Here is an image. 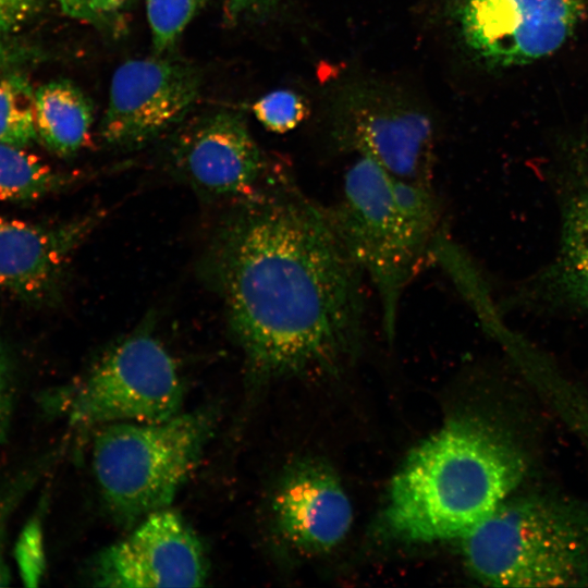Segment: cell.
Returning <instances> with one entry per match:
<instances>
[{
    "label": "cell",
    "mask_w": 588,
    "mask_h": 588,
    "mask_svg": "<svg viewBox=\"0 0 588 588\" xmlns=\"http://www.w3.org/2000/svg\"><path fill=\"white\" fill-rule=\"evenodd\" d=\"M201 269L257 379L333 371L357 352L365 275L328 209L284 174L236 200Z\"/></svg>",
    "instance_id": "obj_1"
},
{
    "label": "cell",
    "mask_w": 588,
    "mask_h": 588,
    "mask_svg": "<svg viewBox=\"0 0 588 588\" xmlns=\"http://www.w3.org/2000/svg\"><path fill=\"white\" fill-rule=\"evenodd\" d=\"M526 473L520 452L481 420L455 416L415 446L393 476L380 527L405 543L461 539Z\"/></svg>",
    "instance_id": "obj_2"
},
{
    "label": "cell",
    "mask_w": 588,
    "mask_h": 588,
    "mask_svg": "<svg viewBox=\"0 0 588 588\" xmlns=\"http://www.w3.org/2000/svg\"><path fill=\"white\" fill-rule=\"evenodd\" d=\"M327 209L373 284L384 332L392 339L401 296L440 235V204L431 184L396 179L359 156L345 173L341 198Z\"/></svg>",
    "instance_id": "obj_3"
},
{
    "label": "cell",
    "mask_w": 588,
    "mask_h": 588,
    "mask_svg": "<svg viewBox=\"0 0 588 588\" xmlns=\"http://www.w3.org/2000/svg\"><path fill=\"white\" fill-rule=\"evenodd\" d=\"M461 544L466 568L488 586L588 585V509L571 501L510 495Z\"/></svg>",
    "instance_id": "obj_4"
},
{
    "label": "cell",
    "mask_w": 588,
    "mask_h": 588,
    "mask_svg": "<svg viewBox=\"0 0 588 588\" xmlns=\"http://www.w3.org/2000/svg\"><path fill=\"white\" fill-rule=\"evenodd\" d=\"M205 409L157 422H114L98 428L93 468L112 517L132 526L169 507L198 465L213 431Z\"/></svg>",
    "instance_id": "obj_5"
},
{
    "label": "cell",
    "mask_w": 588,
    "mask_h": 588,
    "mask_svg": "<svg viewBox=\"0 0 588 588\" xmlns=\"http://www.w3.org/2000/svg\"><path fill=\"white\" fill-rule=\"evenodd\" d=\"M183 382L167 348L138 331L106 353L93 369L49 397L73 427L157 422L181 413Z\"/></svg>",
    "instance_id": "obj_6"
},
{
    "label": "cell",
    "mask_w": 588,
    "mask_h": 588,
    "mask_svg": "<svg viewBox=\"0 0 588 588\" xmlns=\"http://www.w3.org/2000/svg\"><path fill=\"white\" fill-rule=\"evenodd\" d=\"M588 13L587 0H454L467 52L487 70L535 63L560 50Z\"/></svg>",
    "instance_id": "obj_7"
},
{
    "label": "cell",
    "mask_w": 588,
    "mask_h": 588,
    "mask_svg": "<svg viewBox=\"0 0 588 588\" xmlns=\"http://www.w3.org/2000/svg\"><path fill=\"white\" fill-rule=\"evenodd\" d=\"M550 181L559 209V238L551 260L522 283L518 306L588 316V139L571 134L556 146Z\"/></svg>",
    "instance_id": "obj_8"
},
{
    "label": "cell",
    "mask_w": 588,
    "mask_h": 588,
    "mask_svg": "<svg viewBox=\"0 0 588 588\" xmlns=\"http://www.w3.org/2000/svg\"><path fill=\"white\" fill-rule=\"evenodd\" d=\"M332 135L343 149L370 158L396 179L431 184L432 121L393 94L370 85L344 90L333 110Z\"/></svg>",
    "instance_id": "obj_9"
},
{
    "label": "cell",
    "mask_w": 588,
    "mask_h": 588,
    "mask_svg": "<svg viewBox=\"0 0 588 588\" xmlns=\"http://www.w3.org/2000/svg\"><path fill=\"white\" fill-rule=\"evenodd\" d=\"M199 88L197 69L179 58L125 61L111 79L102 142L120 149L143 147L185 118Z\"/></svg>",
    "instance_id": "obj_10"
},
{
    "label": "cell",
    "mask_w": 588,
    "mask_h": 588,
    "mask_svg": "<svg viewBox=\"0 0 588 588\" xmlns=\"http://www.w3.org/2000/svg\"><path fill=\"white\" fill-rule=\"evenodd\" d=\"M208 575L204 547L170 507L143 517L123 539L94 559L93 586L111 588L199 587Z\"/></svg>",
    "instance_id": "obj_11"
},
{
    "label": "cell",
    "mask_w": 588,
    "mask_h": 588,
    "mask_svg": "<svg viewBox=\"0 0 588 588\" xmlns=\"http://www.w3.org/2000/svg\"><path fill=\"white\" fill-rule=\"evenodd\" d=\"M168 163L177 179L211 200L252 196L274 175L244 120L229 111L185 126L172 142Z\"/></svg>",
    "instance_id": "obj_12"
},
{
    "label": "cell",
    "mask_w": 588,
    "mask_h": 588,
    "mask_svg": "<svg viewBox=\"0 0 588 588\" xmlns=\"http://www.w3.org/2000/svg\"><path fill=\"white\" fill-rule=\"evenodd\" d=\"M103 216L93 211L52 223L0 217V289L34 304L57 301L74 252Z\"/></svg>",
    "instance_id": "obj_13"
},
{
    "label": "cell",
    "mask_w": 588,
    "mask_h": 588,
    "mask_svg": "<svg viewBox=\"0 0 588 588\" xmlns=\"http://www.w3.org/2000/svg\"><path fill=\"white\" fill-rule=\"evenodd\" d=\"M275 528L303 555L332 551L347 536L353 507L339 477L326 464L309 460L284 477L272 504Z\"/></svg>",
    "instance_id": "obj_14"
},
{
    "label": "cell",
    "mask_w": 588,
    "mask_h": 588,
    "mask_svg": "<svg viewBox=\"0 0 588 588\" xmlns=\"http://www.w3.org/2000/svg\"><path fill=\"white\" fill-rule=\"evenodd\" d=\"M34 119L37 136L45 146L57 155L70 156L88 136L93 107L75 85L50 82L35 90Z\"/></svg>",
    "instance_id": "obj_15"
},
{
    "label": "cell",
    "mask_w": 588,
    "mask_h": 588,
    "mask_svg": "<svg viewBox=\"0 0 588 588\" xmlns=\"http://www.w3.org/2000/svg\"><path fill=\"white\" fill-rule=\"evenodd\" d=\"M71 181L72 177L57 172L23 147L0 144V200H37Z\"/></svg>",
    "instance_id": "obj_16"
},
{
    "label": "cell",
    "mask_w": 588,
    "mask_h": 588,
    "mask_svg": "<svg viewBox=\"0 0 588 588\" xmlns=\"http://www.w3.org/2000/svg\"><path fill=\"white\" fill-rule=\"evenodd\" d=\"M34 95L35 91L23 76L0 78V144L24 148L38 137Z\"/></svg>",
    "instance_id": "obj_17"
},
{
    "label": "cell",
    "mask_w": 588,
    "mask_h": 588,
    "mask_svg": "<svg viewBox=\"0 0 588 588\" xmlns=\"http://www.w3.org/2000/svg\"><path fill=\"white\" fill-rule=\"evenodd\" d=\"M206 0H146L147 19L157 54L169 52Z\"/></svg>",
    "instance_id": "obj_18"
},
{
    "label": "cell",
    "mask_w": 588,
    "mask_h": 588,
    "mask_svg": "<svg viewBox=\"0 0 588 588\" xmlns=\"http://www.w3.org/2000/svg\"><path fill=\"white\" fill-rule=\"evenodd\" d=\"M256 119L269 131L286 133L295 128L308 114L305 100L295 91H271L253 106Z\"/></svg>",
    "instance_id": "obj_19"
},
{
    "label": "cell",
    "mask_w": 588,
    "mask_h": 588,
    "mask_svg": "<svg viewBox=\"0 0 588 588\" xmlns=\"http://www.w3.org/2000/svg\"><path fill=\"white\" fill-rule=\"evenodd\" d=\"M14 561L23 584L37 587L47 568L42 526L39 517L29 519L21 530L15 547Z\"/></svg>",
    "instance_id": "obj_20"
},
{
    "label": "cell",
    "mask_w": 588,
    "mask_h": 588,
    "mask_svg": "<svg viewBox=\"0 0 588 588\" xmlns=\"http://www.w3.org/2000/svg\"><path fill=\"white\" fill-rule=\"evenodd\" d=\"M27 482L22 480L0 495V587L11 584L12 575L5 555L8 525L15 505L20 501Z\"/></svg>",
    "instance_id": "obj_21"
},
{
    "label": "cell",
    "mask_w": 588,
    "mask_h": 588,
    "mask_svg": "<svg viewBox=\"0 0 588 588\" xmlns=\"http://www.w3.org/2000/svg\"><path fill=\"white\" fill-rule=\"evenodd\" d=\"M9 362L0 339V448L7 440L12 417L13 387Z\"/></svg>",
    "instance_id": "obj_22"
},
{
    "label": "cell",
    "mask_w": 588,
    "mask_h": 588,
    "mask_svg": "<svg viewBox=\"0 0 588 588\" xmlns=\"http://www.w3.org/2000/svg\"><path fill=\"white\" fill-rule=\"evenodd\" d=\"M41 0H0V33L12 32L29 21Z\"/></svg>",
    "instance_id": "obj_23"
},
{
    "label": "cell",
    "mask_w": 588,
    "mask_h": 588,
    "mask_svg": "<svg viewBox=\"0 0 588 588\" xmlns=\"http://www.w3.org/2000/svg\"><path fill=\"white\" fill-rule=\"evenodd\" d=\"M277 2L278 0H223L225 13L233 21L266 12Z\"/></svg>",
    "instance_id": "obj_24"
},
{
    "label": "cell",
    "mask_w": 588,
    "mask_h": 588,
    "mask_svg": "<svg viewBox=\"0 0 588 588\" xmlns=\"http://www.w3.org/2000/svg\"><path fill=\"white\" fill-rule=\"evenodd\" d=\"M62 11L75 19L94 20L96 16L85 0H58Z\"/></svg>",
    "instance_id": "obj_25"
},
{
    "label": "cell",
    "mask_w": 588,
    "mask_h": 588,
    "mask_svg": "<svg viewBox=\"0 0 588 588\" xmlns=\"http://www.w3.org/2000/svg\"><path fill=\"white\" fill-rule=\"evenodd\" d=\"M89 10L96 15L99 12L110 11L122 4L125 0H85Z\"/></svg>",
    "instance_id": "obj_26"
},
{
    "label": "cell",
    "mask_w": 588,
    "mask_h": 588,
    "mask_svg": "<svg viewBox=\"0 0 588 588\" xmlns=\"http://www.w3.org/2000/svg\"><path fill=\"white\" fill-rule=\"evenodd\" d=\"M4 62H5V53L2 46L0 45V71L2 70Z\"/></svg>",
    "instance_id": "obj_27"
}]
</instances>
